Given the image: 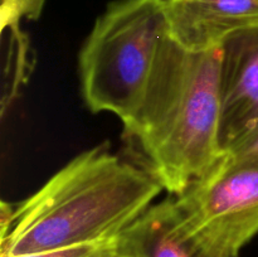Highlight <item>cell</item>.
Returning a JSON list of instances; mask_svg holds the SVG:
<instances>
[{
    "instance_id": "cell-1",
    "label": "cell",
    "mask_w": 258,
    "mask_h": 257,
    "mask_svg": "<svg viewBox=\"0 0 258 257\" xmlns=\"http://www.w3.org/2000/svg\"><path fill=\"white\" fill-rule=\"evenodd\" d=\"M219 72L221 47L186 49L168 33L143 98L123 123L125 136L170 196L183 193L223 158Z\"/></svg>"
},
{
    "instance_id": "cell-2",
    "label": "cell",
    "mask_w": 258,
    "mask_h": 257,
    "mask_svg": "<svg viewBox=\"0 0 258 257\" xmlns=\"http://www.w3.org/2000/svg\"><path fill=\"white\" fill-rule=\"evenodd\" d=\"M163 190L148 168L118 158L106 145L88 149L15 206L0 257L117 236Z\"/></svg>"
},
{
    "instance_id": "cell-3",
    "label": "cell",
    "mask_w": 258,
    "mask_h": 257,
    "mask_svg": "<svg viewBox=\"0 0 258 257\" xmlns=\"http://www.w3.org/2000/svg\"><path fill=\"white\" fill-rule=\"evenodd\" d=\"M169 33L166 0H115L96 19L78 55L81 93L93 113L126 123L135 113Z\"/></svg>"
},
{
    "instance_id": "cell-4",
    "label": "cell",
    "mask_w": 258,
    "mask_h": 257,
    "mask_svg": "<svg viewBox=\"0 0 258 257\" xmlns=\"http://www.w3.org/2000/svg\"><path fill=\"white\" fill-rule=\"evenodd\" d=\"M184 233L209 257H239L258 234V164L219 163L171 196Z\"/></svg>"
},
{
    "instance_id": "cell-5",
    "label": "cell",
    "mask_w": 258,
    "mask_h": 257,
    "mask_svg": "<svg viewBox=\"0 0 258 257\" xmlns=\"http://www.w3.org/2000/svg\"><path fill=\"white\" fill-rule=\"evenodd\" d=\"M221 141L226 154L258 131V24L229 35L221 45Z\"/></svg>"
},
{
    "instance_id": "cell-6",
    "label": "cell",
    "mask_w": 258,
    "mask_h": 257,
    "mask_svg": "<svg viewBox=\"0 0 258 257\" xmlns=\"http://www.w3.org/2000/svg\"><path fill=\"white\" fill-rule=\"evenodd\" d=\"M170 37L190 50L216 49L258 24V0H166Z\"/></svg>"
},
{
    "instance_id": "cell-7",
    "label": "cell",
    "mask_w": 258,
    "mask_h": 257,
    "mask_svg": "<svg viewBox=\"0 0 258 257\" xmlns=\"http://www.w3.org/2000/svg\"><path fill=\"white\" fill-rule=\"evenodd\" d=\"M117 239L122 257H209L183 232L173 197L149 207Z\"/></svg>"
},
{
    "instance_id": "cell-8",
    "label": "cell",
    "mask_w": 258,
    "mask_h": 257,
    "mask_svg": "<svg viewBox=\"0 0 258 257\" xmlns=\"http://www.w3.org/2000/svg\"><path fill=\"white\" fill-rule=\"evenodd\" d=\"M14 257H122L117 236Z\"/></svg>"
},
{
    "instance_id": "cell-9",
    "label": "cell",
    "mask_w": 258,
    "mask_h": 257,
    "mask_svg": "<svg viewBox=\"0 0 258 257\" xmlns=\"http://www.w3.org/2000/svg\"><path fill=\"white\" fill-rule=\"evenodd\" d=\"M44 4L45 0H0L2 34L22 32V20L39 19Z\"/></svg>"
},
{
    "instance_id": "cell-10",
    "label": "cell",
    "mask_w": 258,
    "mask_h": 257,
    "mask_svg": "<svg viewBox=\"0 0 258 257\" xmlns=\"http://www.w3.org/2000/svg\"><path fill=\"white\" fill-rule=\"evenodd\" d=\"M223 158L232 164H258V131L229 149Z\"/></svg>"
},
{
    "instance_id": "cell-11",
    "label": "cell",
    "mask_w": 258,
    "mask_h": 257,
    "mask_svg": "<svg viewBox=\"0 0 258 257\" xmlns=\"http://www.w3.org/2000/svg\"><path fill=\"white\" fill-rule=\"evenodd\" d=\"M15 206L8 203L4 199L2 201V207H0V228H2V234L0 239L4 238L7 233L9 232L10 227L13 223V217H14Z\"/></svg>"
}]
</instances>
